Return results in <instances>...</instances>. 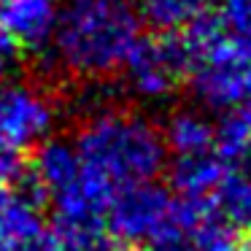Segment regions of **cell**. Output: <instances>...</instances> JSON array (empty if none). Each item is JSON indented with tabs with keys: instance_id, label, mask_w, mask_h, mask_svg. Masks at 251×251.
Instances as JSON below:
<instances>
[{
	"instance_id": "6",
	"label": "cell",
	"mask_w": 251,
	"mask_h": 251,
	"mask_svg": "<svg viewBox=\"0 0 251 251\" xmlns=\"http://www.w3.org/2000/svg\"><path fill=\"white\" fill-rule=\"evenodd\" d=\"M176 200L154 181L127 184L114 189L105 208V227L122 243H149L173 216Z\"/></svg>"
},
{
	"instance_id": "10",
	"label": "cell",
	"mask_w": 251,
	"mask_h": 251,
	"mask_svg": "<svg viewBox=\"0 0 251 251\" xmlns=\"http://www.w3.org/2000/svg\"><path fill=\"white\" fill-rule=\"evenodd\" d=\"M57 17V0H0V33L22 49L49 46Z\"/></svg>"
},
{
	"instance_id": "18",
	"label": "cell",
	"mask_w": 251,
	"mask_h": 251,
	"mask_svg": "<svg viewBox=\"0 0 251 251\" xmlns=\"http://www.w3.org/2000/svg\"><path fill=\"white\" fill-rule=\"evenodd\" d=\"M17 251H54V243H51V238H49V232L44 235V238H38V240H33V243H27V246H22V249H17Z\"/></svg>"
},
{
	"instance_id": "16",
	"label": "cell",
	"mask_w": 251,
	"mask_h": 251,
	"mask_svg": "<svg viewBox=\"0 0 251 251\" xmlns=\"http://www.w3.org/2000/svg\"><path fill=\"white\" fill-rule=\"evenodd\" d=\"M22 151H17V149H8L0 143V186L6 184H17V178L22 176Z\"/></svg>"
},
{
	"instance_id": "13",
	"label": "cell",
	"mask_w": 251,
	"mask_h": 251,
	"mask_svg": "<svg viewBox=\"0 0 251 251\" xmlns=\"http://www.w3.org/2000/svg\"><path fill=\"white\" fill-rule=\"evenodd\" d=\"M213 208L232 229L251 232V170L229 168L213 195Z\"/></svg>"
},
{
	"instance_id": "9",
	"label": "cell",
	"mask_w": 251,
	"mask_h": 251,
	"mask_svg": "<svg viewBox=\"0 0 251 251\" xmlns=\"http://www.w3.org/2000/svg\"><path fill=\"white\" fill-rule=\"evenodd\" d=\"M44 235L41 197L17 184L0 186V251H17Z\"/></svg>"
},
{
	"instance_id": "5",
	"label": "cell",
	"mask_w": 251,
	"mask_h": 251,
	"mask_svg": "<svg viewBox=\"0 0 251 251\" xmlns=\"http://www.w3.org/2000/svg\"><path fill=\"white\" fill-rule=\"evenodd\" d=\"M125 81L135 98L162 103L186 78V51L178 33L141 35L125 60Z\"/></svg>"
},
{
	"instance_id": "15",
	"label": "cell",
	"mask_w": 251,
	"mask_h": 251,
	"mask_svg": "<svg viewBox=\"0 0 251 251\" xmlns=\"http://www.w3.org/2000/svg\"><path fill=\"white\" fill-rule=\"evenodd\" d=\"M216 19L229 38L251 49V0H222V11Z\"/></svg>"
},
{
	"instance_id": "3",
	"label": "cell",
	"mask_w": 251,
	"mask_h": 251,
	"mask_svg": "<svg viewBox=\"0 0 251 251\" xmlns=\"http://www.w3.org/2000/svg\"><path fill=\"white\" fill-rule=\"evenodd\" d=\"M186 78L195 100L208 111L232 114L251 92V49L229 38L216 17H197L181 27Z\"/></svg>"
},
{
	"instance_id": "1",
	"label": "cell",
	"mask_w": 251,
	"mask_h": 251,
	"mask_svg": "<svg viewBox=\"0 0 251 251\" xmlns=\"http://www.w3.org/2000/svg\"><path fill=\"white\" fill-rule=\"evenodd\" d=\"M84 170L111 189L154 181L165 170L162 130L143 114L100 103L84 116L73 141Z\"/></svg>"
},
{
	"instance_id": "19",
	"label": "cell",
	"mask_w": 251,
	"mask_h": 251,
	"mask_svg": "<svg viewBox=\"0 0 251 251\" xmlns=\"http://www.w3.org/2000/svg\"><path fill=\"white\" fill-rule=\"evenodd\" d=\"M235 111H238V116H240V119H243L249 127H251V92L246 95V100H243V103H240Z\"/></svg>"
},
{
	"instance_id": "11",
	"label": "cell",
	"mask_w": 251,
	"mask_h": 251,
	"mask_svg": "<svg viewBox=\"0 0 251 251\" xmlns=\"http://www.w3.org/2000/svg\"><path fill=\"white\" fill-rule=\"evenodd\" d=\"M229 165L216 151L176 157L170 168V186L176 189L178 200L186 202H213L219 184L224 181Z\"/></svg>"
},
{
	"instance_id": "8",
	"label": "cell",
	"mask_w": 251,
	"mask_h": 251,
	"mask_svg": "<svg viewBox=\"0 0 251 251\" xmlns=\"http://www.w3.org/2000/svg\"><path fill=\"white\" fill-rule=\"evenodd\" d=\"M146 246L149 251H235L238 240L213 202L176 200L170 222Z\"/></svg>"
},
{
	"instance_id": "12",
	"label": "cell",
	"mask_w": 251,
	"mask_h": 251,
	"mask_svg": "<svg viewBox=\"0 0 251 251\" xmlns=\"http://www.w3.org/2000/svg\"><path fill=\"white\" fill-rule=\"evenodd\" d=\"M213 138H216V127L200 108L173 111L162 127L165 149L170 154H176V157L213 151Z\"/></svg>"
},
{
	"instance_id": "7",
	"label": "cell",
	"mask_w": 251,
	"mask_h": 251,
	"mask_svg": "<svg viewBox=\"0 0 251 251\" xmlns=\"http://www.w3.org/2000/svg\"><path fill=\"white\" fill-rule=\"evenodd\" d=\"M57 103L46 89L25 81L0 87V143L8 149L41 146L57 127Z\"/></svg>"
},
{
	"instance_id": "17",
	"label": "cell",
	"mask_w": 251,
	"mask_h": 251,
	"mask_svg": "<svg viewBox=\"0 0 251 251\" xmlns=\"http://www.w3.org/2000/svg\"><path fill=\"white\" fill-rule=\"evenodd\" d=\"M17 68V46L0 33V87L11 81V73Z\"/></svg>"
},
{
	"instance_id": "14",
	"label": "cell",
	"mask_w": 251,
	"mask_h": 251,
	"mask_svg": "<svg viewBox=\"0 0 251 251\" xmlns=\"http://www.w3.org/2000/svg\"><path fill=\"white\" fill-rule=\"evenodd\" d=\"M205 0H138L141 14L159 30H181L202 14Z\"/></svg>"
},
{
	"instance_id": "4",
	"label": "cell",
	"mask_w": 251,
	"mask_h": 251,
	"mask_svg": "<svg viewBox=\"0 0 251 251\" xmlns=\"http://www.w3.org/2000/svg\"><path fill=\"white\" fill-rule=\"evenodd\" d=\"M33 176L38 192L54 208L57 224H105L114 189L84 170L73 143L46 138L35 151Z\"/></svg>"
},
{
	"instance_id": "2",
	"label": "cell",
	"mask_w": 251,
	"mask_h": 251,
	"mask_svg": "<svg viewBox=\"0 0 251 251\" xmlns=\"http://www.w3.org/2000/svg\"><path fill=\"white\" fill-rule=\"evenodd\" d=\"M138 38L141 19L130 0H68L49 44L65 73L105 78L125 65Z\"/></svg>"
},
{
	"instance_id": "20",
	"label": "cell",
	"mask_w": 251,
	"mask_h": 251,
	"mask_svg": "<svg viewBox=\"0 0 251 251\" xmlns=\"http://www.w3.org/2000/svg\"><path fill=\"white\" fill-rule=\"evenodd\" d=\"M235 251H251V232L246 235L243 240H240V243H238V249H235Z\"/></svg>"
}]
</instances>
